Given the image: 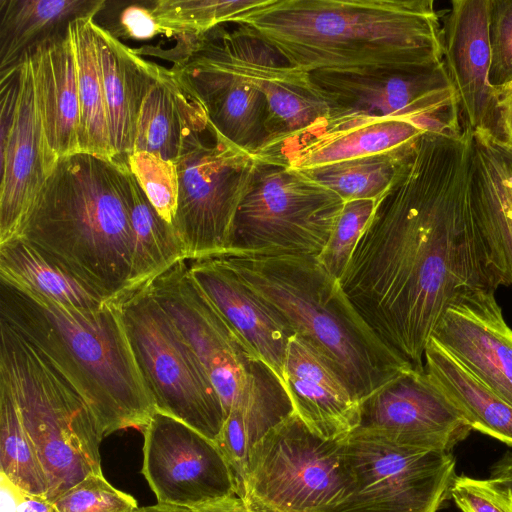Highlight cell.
Returning <instances> with one entry per match:
<instances>
[{"label":"cell","instance_id":"1","mask_svg":"<svg viewBox=\"0 0 512 512\" xmlns=\"http://www.w3.org/2000/svg\"><path fill=\"white\" fill-rule=\"evenodd\" d=\"M470 142L467 128L416 140L340 280L361 317L417 370L448 307L502 285L470 203Z\"/></svg>","mask_w":512,"mask_h":512},{"label":"cell","instance_id":"2","mask_svg":"<svg viewBox=\"0 0 512 512\" xmlns=\"http://www.w3.org/2000/svg\"><path fill=\"white\" fill-rule=\"evenodd\" d=\"M235 23L307 72L422 69L443 62L433 0H267Z\"/></svg>","mask_w":512,"mask_h":512},{"label":"cell","instance_id":"3","mask_svg":"<svg viewBox=\"0 0 512 512\" xmlns=\"http://www.w3.org/2000/svg\"><path fill=\"white\" fill-rule=\"evenodd\" d=\"M17 238L105 302L129 295L134 243L126 163L88 152L60 157Z\"/></svg>","mask_w":512,"mask_h":512},{"label":"cell","instance_id":"4","mask_svg":"<svg viewBox=\"0 0 512 512\" xmlns=\"http://www.w3.org/2000/svg\"><path fill=\"white\" fill-rule=\"evenodd\" d=\"M0 320L80 393L104 438L119 430H144L156 409L117 304L77 310L0 279Z\"/></svg>","mask_w":512,"mask_h":512},{"label":"cell","instance_id":"5","mask_svg":"<svg viewBox=\"0 0 512 512\" xmlns=\"http://www.w3.org/2000/svg\"><path fill=\"white\" fill-rule=\"evenodd\" d=\"M212 258L277 311L359 402L414 368L381 340L348 299L340 280L316 257L226 254Z\"/></svg>","mask_w":512,"mask_h":512},{"label":"cell","instance_id":"6","mask_svg":"<svg viewBox=\"0 0 512 512\" xmlns=\"http://www.w3.org/2000/svg\"><path fill=\"white\" fill-rule=\"evenodd\" d=\"M0 379L9 386L36 448L52 501L92 473L103 474L104 438L85 399L34 346L0 320Z\"/></svg>","mask_w":512,"mask_h":512},{"label":"cell","instance_id":"7","mask_svg":"<svg viewBox=\"0 0 512 512\" xmlns=\"http://www.w3.org/2000/svg\"><path fill=\"white\" fill-rule=\"evenodd\" d=\"M148 287L200 360L225 418L232 411L251 418H280L293 411L281 380L197 285L187 259L172 265Z\"/></svg>","mask_w":512,"mask_h":512},{"label":"cell","instance_id":"8","mask_svg":"<svg viewBox=\"0 0 512 512\" xmlns=\"http://www.w3.org/2000/svg\"><path fill=\"white\" fill-rule=\"evenodd\" d=\"M257 157L254 177L234 218L226 254L317 258L330 239L345 201L301 170Z\"/></svg>","mask_w":512,"mask_h":512},{"label":"cell","instance_id":"9","mask_svg":"<svg viewBox=\"0 0 512 512\" xmlns=\"http://www.w3.org/2000/svg\"><path fill=\"white\" fill-rule=\"evenodd\" d=\"M351 485L345 439L320 437L293 412L252 448L241 496L269 512H333Z\"/></svg>","mask_w":512,"mask_h":512},{"label":"cell","instance_id":"10","mask_svg":"<svg viewBox=\"0 0 512 512\" xmlns=\"http://www.w3.org/2000/svg\"><path fill=\"white\" fill-rule=\"evenodd\" d=\"M156 411L212 441L225 422L222 402L197 355L148 285L116 302Z\"/></svg>","mask_w":512,"mask_h":512},{"label":"cell","instance_id":"11","mask_svg":"<svg viewBox=\"0 0 512 512\" xmlns=\"http://www.w3.org/2000/svg\"><path fill=\"white\" fill-rule=\"evenodd\" d=\"M258 157L226 140L212 125L175 162L179 194L174 229L187 260L229 251L234 218Z\"/></svg>","mask_w":512,"mask_h":512},{"label":"cell","instance_id":"12","mask_svg":"<svg viewBox=\"0 0 512 512\" xmlns=\"http://www.w3.org/2000/svg\"><path fill=\"white\" fill-rule=\"evenodd\" d=\"M195 37L186 50L198 51L252 84L270 111V143L258 156L321 130L330 110L309 72L290 64L245 25L230 23Z\"/></svg>","mask_w":512,"mask_h":512},{"label":"cell","instance_id":"13","mask_svg":"<svg viewBox=\"0 0 512 512\" xmlns=\"http://www.w3.org/2000/svg\"><path fill=\"white\" fill-rule=\"evenodd\" d=\"M310 79L329 119L344 115L411 119L427 132L460 135V104L444 63L422 69L316 70Z\"/></svg>","mask_w":512,"mask_h":512},{"label":"cell","instance_id":"14","mask_svg":"<svg viewBox=\"0 0 512 512\" xmlns=\"http://www.w3.org/2000/svg\"><path fill=\"white\" fill-rule=\"evenodd\" d=\"M351 493L333 512H438L451 499L452 452L402 448L356 434L345 439Z\"/></svg>","mask_w":512,"mask_h":512},{"label":"cell","instance_id":"15","mask_svg":"<svg viewBox=\"0 0 512 512\" xmlns=\"http://www.w3.org/2000/svg\"><path fill=\"white\" fill-rule=\"evenodd\" d=\"M0 245L18 237L49 172L28 57L0 71Z\"/></svg>","mask_w":512,"mask_h":512},{"label":"cell","instance_id":"16","mask_svg":"<svg viewBox=\"0 0 512 512\" xmlns=\"http://www.w3.org/2000/svg\"><path fill=\"white\" fill-rule=\"evenodd\" d=\"M143 431L142 474L158 503L193 508L237 494L232 468L216 442L159 411Z\"/></svg>","mask_w":512,"mask_h":512},{"label":"cell","instance_id":"17","mask_svg":"<svg viewBox=\"0 0 512 512\" xmlns=\"http://www.w3.org/2000/svg\"><path fill=\"white\" fill-rule=\"evenodd\" d=\"M472 428L424 370L411 369L360 402L351 433L394 446L452 452Z\"/></svg>","mask_w":512,"mask_h":512},{"label":"cell","instance_id":"18","mask_svg":"<svg viewBox=\"0 0 512 512\" xmlns=\"http://www.w3.org/2000/svg\"><path fill=\"white\" fill-rule=\"evenodd\" d=\"M202 104L210 124L236 147L258 156L270 143V111L248 81L192 49L171 67Z\"/></svg>","mask_w":512,"mask_h":512},{"label":"cell","instance_id":"19","mask_svg":"<svg viewBox=\"0 0 512 512\" xmlns=\"http://www.w3.org/2000/svg\"><path fill=\"white\" fill-rule=\"evenodd\" d=\"M495 293L460 298L445 311L432 337L512 406V329Z\"/></svg>","mask_w":512,"mask_h":512},{"label":"cell","instance_id":"20","mask_svg":"<svg viewBox=\"0 0 512 512\" xmlns=\"http://www.w3.org/2000/svg\"><path fill=\"white\" fill-rule=\"evenodd\" d=\"M489 0H453L443 19L442 61L459 99L463 125L494 134L495 89L489 82Z\"/></svg>","mask_w":512,"mask_h":512},{"label":"cell","instance_id":"21","mask_svg":"<svg viewBox=\"0 0 512 512\" xmlns=\"http://www.w3.org/2000/svg\"><path fill=\"white\" fill-rule=\"evenodd\" d=\"M187 264L191 276L218 312L285 387L287 348L295 335L290 325L217 259H193Z\"/></svg>","mask_w":512,"mask_h":512},{"label":"cell","instance_id":"22","mask_svg":"<svg viewBox=\"0 0 512 512\" xmlns=\"http://www.w3.org/2000/svg\"><path fill=\"white\" fill-rule=\"evenodd\" d=\"M469 195L501 283L512 286V145L489 131L471 132Z\"/></svg>","mask_w":512,"mask_h":512},{"label":"cell","instance_id":"23","mask_svg":"<svg viewBox=\"0 0 512 512\" xmlns=\"http://www.w3.org/2000/svg\"><path fill=\"white\" fill-rule=\"evenodd\" d=\"M284 377L294 412L313 433L344 440L358 427L360 402L318 352L296 334L288 344Z\"/></svg>","mask_w":512,"mask_h":512},{"label":"cell","instance_id":"24","mask_svg":"<svg viewBox=\"0 0 512 512\" xmlns=\"http://www.w3.org/2000/svg\"><path fill=\"white\" fill-rule=\"evenodd\" d=\"M427 132L418 121L344 115L327 120L317 133L263 155L289 168L306 170L384 153L414 142Z\"/></svg>","mask_w":512,"mask_h":512},{"label":"cell","instance_id":"25","mask_svg":"<svg viewBox=\"0 0 512 512\" xmlns=\"http://www.w3.org/2000/svg\"><path fill=\"white\" fill-rule=\"evenodd\" d=\"M29 58L50 173L60 157L82 152L77 70L70 28L37 48Z\"/></svg>","mask_w":512,"mask_h":512},{"label":"cell","instance_id":"26","mask_svg":"<svg viewBox=\"0 0 512 512\" xmlns=\"http://www.w3.org/2000/svg\"><path fill=\"white\" fill-rule=\"evenodd\" d=\"M93 29L114 159L126 163L134 150L141 105L159 65L145 60L94 19Z\"/></svg>","mask_w":512,"mask_h":512},{"label":"cell","instance_id":"27","mask_svg":"<svg viewBox=\"0 0 512 512\" xmlns=\"http://www.w3.org/2000/svg\"><path fill=\"white\" fill-rule=\"evenodd\" d=\"M210 125L202 104L177 73L159 65L141 105L133 151L176 162Z\"/></svg>","mask_w":512,"mask_h":512},{"label":"cell","instance_id":"28","mask_svg":"<svg viewBox=\"0 0 512 512\" xmlns=\"http://www.w3.org/2000/svg\"><path fill=\"white\" fill-rule=\"evenodd\" d=\"M106 0H0V71L27 59L79 18L97 15Z\"/></svg>","mask_w":512,"mask_h":512},{"label":"cell","instance_id":"29","mask_svg":"<svg viewBox=\"0 0 512 512\" xmlns=\"http://www.w3.org/2000/svg\"><path fill=\"white\" fill-rule=\"evenodd\" d=\"M424 369L472 430L512 447V406L476 378L433 337Z\"/></svg>","mask_w":512,"mask_h":512},{"label":"cell","instance_id":"30","mask_svg":"<svg viewBox=\"0 0 512 512\" xmlns=\"http://www.w3.org/2000/svg\"><path fill=\"white\" fill-rule=\"evenodd\" d=\"M0 279L77 310L94 311L106 303L21 238L0 245Z\"/></svg>","mask_w":512,"mask_h":512},{"label":"cell","instance_id":"31","mask_svg":"<svg viewBox=\"0 0 512 512\" xmlns=\"http://www.w3.org/2000/svg\"><path fill=\"white\" fill-rule=\"evenodd\" d=\"M93 18H79L69 24L80 102V147L82 152L114 159Z\"/></svg>","mask_w":512,"mask_h":512},{"label":"cell","instance_id":"32","mask_svg":"<svg viewBox=\"0 0 512 512\" xmlns=\"http://www.w3.org/2000/svg\"><path fill=\"white\" fill-rule=\"evenodd\" d=\"M128 178L134 243L131 294L187 257L174 227L158 214L129 168Z\"/></svg>","mask_w":512,"mask_h":512},{"label":"cell","instance_id":"33","mask_svg":"<svg viewBox=\"0 0 512 512\" xmlns=\"http://www.w3.org/2000/svg\"><path fill=\"white\" fill-rule=\"evenodd\" d=\"M416 140L396 150L301 171L345 202L377 201L397 177Z\"/></svg>","mask_w":512,"mask_h":512},{"label":"cell","instance_id":"34","mask_svg":"<svg viewBox=\"0 0 512 512\" xmlns=\"http://www.w3.org/2000/svg\"><path fill=\"white\" fill-rule=\"evenodd\" d=\"M0 473L23 491L47 498L48 481L7 383L0 379ZM48 499V498H47Z\"/></svg>","mask_w":512,"mask_h":512},{"label":"cell","instance_id":"35","mask_svg":"<svg viewBox=\"0 0 512 512\" xmlns=\"http://www.w3.org/2000/svg\"><path fill=\"white\" fill-rule=\"evenodd\" d=\"M267 0H154V14L167 36L198 37L264 5Z\"/></svg>","mask_w":512,"mask_h":512},{"label":"cell","instance_id":"36","mask_svg":"<svg viewBox=\"0 0 512 512\" xmlns=\"http://www.w3.org/2000/svg\"><path fill=\"white\" fill-rule=\"evenodd\" d=\"M126 164L158 214L173 226L179 194L176 163L154 153L133 151Z\"/></svg>","mask_w":512,"mask_h":512},{"label":"cell","instance_id":"37","mask_svg":"<svg viewBox=\"0 0 512 512\" xmlns=\"http://www.w3.org/2000/svg\"><path fill=\"white\" fill-rule=\"evenodd\" d=\"M377 201L361 199L345 202L330 239L317 257L327 272L341 280Z\"/></svg>","mask_w":512,"mask_h":512},{"label":"cell","instance_id":"38","mask_svg":"<svg viewBox=\"0 0 512 512\" xmlns=\"http://www.w3.org/2000/svg\"><path fill=\"white\" fill-rule=\"evenodd\" d=\"M54 512H137V501L92 473L51 501Z\"/></svg>","mask_w":512,"mask_h":512},{"label":"cell","instance_id":"39","mask_svg":"<svg viewBox=\"0 0 512 512\" xmlns=\"http://www.w3.org/2000/svg\"><path fill=\"white\" fill-rule=\"evenodd\" d=\"M153 8L154 0L106 1L93 19L97 25L101 22L99 26L120 41H146L159 35L167 36Z\"/></svg>","mask_w":512,"mask_h":512},{"label":"cell","instance_id":"40","mask_svg":"<svg viewBox=\"0 0 512 512\" xmlns=\"http://www.w3.org/2000/svg\"><path fill=\"white\" fill-rule=\"evenodd\" d=\"M491 66L489 82L494 89L512 83V0H489Z\"/></svg>","mask_w":512,"mask_h":512},{"label":"cell","instance_id":"41","mask_svg":"<svg viewBox=\"0 0 512 512\" xmlns=\"http://www.w3.org/2000/svg\"><path fill=\"white\" fill-rule=\"evenodd\" d=\"M450 494L462 512H512V488L498 479L457 475Z\"/></svg>","mask_w":512,"mask_h":512},{"label":"cell","instance_id":"42","mask_svg":"<svg viewBox=\"0 0 512 512\" xmlns=\"http://www.w3.org/2000/svg\"><path fill=\"white\" fill-rule=\"evenodd\" d=\"M497 119L494 134L512 145V83L495 89Z\"/></svg>","mask_w":512,"mask_h":512},{"label":"cell","instance_id":"43","mask_svg":"<svg viewBox=\"0 0 512 512\" xmlns=\"http://www.w3.org/2000/svg\"><path fill=\"white\" fill-rule=\"evenodd\" d=\"M187 509L189 512H269L250 499L237 494Z\"/></svg>","mask_w":512,"mask_h":512},{"label":"cell","instance_id":"44","mask_svg":"<svg viewBox=\"0 0 512 512\" xmlns=\"http://www.w3.org/2000/svg\"><path fill=\"white\" fill-rule=\"evenodd\" d=\"M24 492L0 473V512H17Z\"/></svg>","mask_w":512,"mask_h":512},{"label":"cell","instance_id":"45","mask_svg":"<svg viewBox=\"0 0 512 512\" xmlns=\"http://www.w3.org/2000/svg\"><path fill=\"white\" fill-rule=\"evenodd\" d=\"M490 477L512 488V451L504 452L490 467Z\"/></svg>","mask_w":512,"mask_h":512},{"label":"cell","instance_id":"46","mask_svg":"<svg viewBox=\"0 0 512 512\" xmlns=\"http://www.w3.org/2000/svg\"><path fill=\"white\" fill-rule=\"evenodd\" d=\"M17 512H54V509L46 497L24 492Z\"/></svg>","mask_w":512,"mask_h":512},{"label":"cell","instance_id":"47","mask_svg":"<svg viewBox=\"0 0 512 512\" xmlns=\"http://www.w3.org/2000/svg\"><path fill=\"white\" fill-rule=\"evenodd\" d=\"M137 512H189L187 508L158 503L153 506L142 507Z\"/></svg>","mask_w":512,"mask_h":512}]
</instances>
